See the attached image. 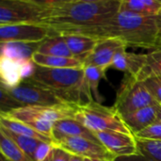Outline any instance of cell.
Returning a JSON list of instances; mask_svg holds the SVG:
<instances>
[{"instance_id":"obj_21","label":"cell","mask_w":161,"mask_h":161,"mask_svg":"<svg viewBox=\"0 0 161 161\" xmlns=\"http://www.w3.org/2000/svg\"><path fill=\"white\" fill-rule=\"evenodd\" d=\"M40 43L3 42L0 43L1 56L16 59H31L32 55L37 52Z\"/></svg>"},{"instance_id":"obj_10","label":"cell","mask_w":161,"mask_h":161,"mask_svg":"<svg viewBox=\"0 0 161 161\" xmlns=\"http://www.w3.org/2000/svg\"><path fill=\"white\" fill-rule=\"evenodd\" d=\"M99 142L115 158L138 154V141L133 134L116 131L93 132Z\"/></svg>"},{"instance_id":"obj_19","label":"cell","mask_w":161,"mask_h":161,"mask_svg":"<svg viewBox=\"0 0 161 161\" xmlns=\"http://www.w3.org/2000/svg\"><path fill=\"white\" fill-rule=\"evenodd\" d=\"M137 141L138 154L117 158L114 161H161V142L140 139Z\"/></svg>"},{"instance_id":"obj_31","label":"cell","mask_w":161,"mask_h":161,"mask_svg":"<svg viewBox=\"0 0 161 161\" xmlns=\"http://www.w3.org/2000/svg\"><path fill=\"white\" fill-rule=\"evenodd\" d=\"M70 154V153H69ZM70 158H71V161H86L87 159L84 158H81V157H78V156H75V155H73V154H70Z\"/></svg>"},{"instance_id":"obj_30","label":"cell","mask_w":161,"mask_h":161,"mask_svg":"<svg viewBox=\"0 0 161 161\" xmlns=\"http://www.w3.org/2000/svg\"><path fill=\"white\" fill-rule=\"evenodd\" d=\"M43 161H71V158L68 152L56 145H53L48 156Z\"/></svg>"},{"instance_id":"obj_32","label":"cell","mask_w":161,"mask_h":161,"mask_svg":"<svg viewBox=\"0 0 161 161\" xmlns=\"http://www.w3.org/2000/svg\"><path fill=\"white\" fill-rule=\"evenodd\" d=\"M156 22H157V25H158V28L161 30V9L160 11L158 13V15L156 16Z\"/></svg>"},{"instance_id":"obj_13","label":"cell","mask_w":161,"mask_h":161,"mask_svg":"<svg viewBox=\"0 0 161 161\" xmlns=\"http://www.w3.org/2000/svg\"><path fill=\"white\" fill-rule=\"evenodd\" d=\"M158 104L149 106L125 115L122 118L131 133L136 135L158 122Z\"/></svg>"},{"instance_id":"obj_23","label":"cell","mask_w":161,"mask_h":161,"mask_svg":"<svg viewBox=\"0 0 161 161\" xmlns=\"http://www.w3.org/2000/svg\"><path fill=\"white\" fill-rule=\"evenodd\" d=\"M0 125L2 127L6 128L15 134L41 140L44 142L54 145V141L52 139H50L46 136H43V135L40 134L39 132L35 131L34 129H32L31 127L27 126L26 125H25L17 120L11 119V118L6 116L4 114H1V113H0Z\"/></svg>"},{"instance_id":"obj_11","label":"cell","mask_w":161,"mask_h":161,"mask_svg":"<svg viewBox=\"0 0 161 161\" xmlns=\"http://www.w3.org/2000/svg\"><path fill=\"white\" fill-rule=\"evenodd\" d=\"M126 48L127 45L117 39L99 40L95 48L84 60V66L92 65L108 70L112 67L115 57Z\"/></svg>"},{"instance_id":"obj_22","label":"cell","mask_w":161,"mask_h":161,"mask_svg":"<svg viewBox=\"0 0 161 161\" xmlns=\"http://www.w3.org/2000/svg\"><path fill=\"white\" fill-rule=\"evenodd\" d=\"M37 53L48 55V56L74 58L72 52L70 51L64 40V37L61 35L50 37L46 39L45 41L42 42L38 47Z\"/></svg>"},{"instance_id":"obj_9","label":"cell","mask_w":161,"mask_h":161,"mask_svg":"<svg viewBox=\"0 0 161 161\" xmlns=\"http://www.w3.org/2000/svg\"><path fill=\"white\" fill-rule=\"evenodd\" d=\"M57 36L48 27L35 24L0 25V43L25 42L40 43L50 37Z\"/></svg>"},{"instance_id":"obj_36","label":"cell","mask_w":161,"mask_h":161,"mask_svg":"<svg viewBox=\"0 0 161 161\" xmlns=\"http://www.w3.org/2000/svg\"><path fill=\"white\" fill-rule=\"evenodd\" d=\"M86 161H94V160H90V159H87Z\"/></svg>"},{"instance_id":"obj_27","label":"cell","mask_w":161,"mask_h":161,"mask_svg":"<svg viewBox=\"0 0 161 161\" xmlns=\"http://www.w3.org/2000/svg\"><path fill=\"white\" fill-rule=\"evenodd\" d=\"M23 108V106L16 101L8 92V90L1 85L0 88V113H7L13 109Z\"/></svg>"},{"instance_id":"obj_12","label":"cell","mask_w":161,"mask_h":161,"mask_svg":"<svg viewBox=\"0 0 161 161\" xmlns=\"http://www.w3.org/2000/svg\"><path fill=\"white\" fill-rule=\"evenodd\" d=\"M30 59H16L1 56L0 77L1 85L8 90L18 87L24 80V66Z\"/></svg>"},{"instance_id":"obj_14","label":"cell","mask_w":161,"mask_h":161,"mask_svg":"<svg viewBox=\"0 0 161 161\" xmlns=\"http://www.w3.org/2000/svg\"><path fill=\"white\" fill-rule=\"evenodd\" d=\"M1 114H4L11 119L17 120V121L26 125L27 126L31 127L32 129L39 132L40 134L46 136L53 140V130H54L55 124L47 122L45 120H42L40 117L32 114L30 111L27 110V108L25 107H23V108H17V109H13L9 112L1 113Z\"/></svg>"},{"instance_id":"obj_5","label":"cell","mask_w":161,"mask_h":161,"mask_svg":"<svg viewBox=\"0 0 161 161\" xmlns=\"http://www.w3.org/2000/svg\"><path fill=\"white\" fill-rule=\"evenodd\" d=\"M154 105H158V103L144 83L125 74L118 89L113 105L121 117Z\"/></svg>"},{"instance_id":"obj_24","label":"cell","mask_w":161,"mask_h":161,"mask_svg":"<svg viewBox=\"0 0 161 161\" xmlns=\"http://www.w3.org/2000/svg\"><path fill=\"white\" fill-rule=\"evenodd\" d=\"M84 71H85V82L90 92L92 93L93 97V100L99 104H102V102L104 101V98L100 94L98 91V87H99L101 79L106 77L105 75H106L107 70L102 69L100 67L89 65V66L84 67Z\"/></svg>"},{"instance_id":"obj_35","label":"cell","mask_w":161,"mask_h":161,"mask_svg":"<svg viewBox=\"0 0 161 161\" xmlns=\"http://www.w3.org/2000/svg\"><path fill=\"white\" fill-rule=\"evenodd\" d=\"M0 161H9V160H8L5 157H3L2 155H1V158H0Z\"/></svg>"},{"instance_id":"obj_20","label":"cell","mask_w":161,"mask_h":161,"mask_svg":"<svg viewBox=\"0 0 161 161\" xmlns=\"http://www.w3.org/2000/svg\"><path fill=\"white\" fill-rule=\"evenodd\" d=\"M160 9L161 0H121V11L156 17Z\"/></svg>"},{"instance_id":"obj_33","label":"cell","mask_w":161,"mask_h":161,"mask_svg":"<svg viewBox=\"0 0 161 161\" xmlns=\"http://www.w3.org/2000/svg\"><path fill=\"white\" fill-rule=\"evenodd\" d=\"M158 122L161 123V106H158Z\"/></svg>"},{"instance_id":"obj_8","label":"cell","mask_w":161,"mask_h":161,"mask_svg":"<svg viewBox=\"0 0 161 161\" xmlns=\"http://www.w3.org/2000/svg\"><path fill=\"white\" fill-rule=\"evenodd\" d=\"M54 145L66 152L94 161H114L113 157L102 144L80 137H58Z\"/></svg>"},{"instance_id":"obj_4","label":"cell","mask_w":161,"mask_h":161,"mask_svg":"<svg viewBox=\"0 0 161 161\" xmlns=\"http://www.w3.org/2000/svg\"><path fill=\"white\" fill-rule=\"evenodd\" d=\"M75 119L92 132L116 131L132 134L114 107L108 108L95 101L77 106Z\"/></svg>"},{"instance_id":"obj_1","label":"cell","mask_w":161,"mask_h":161,"mask_svg":"<svg viewBox=\"0 0 161 161\" xmlns=\"http://www.w3.org/2000/svg\"><path fill=\"white\" fill-rule=\"evenodd\" d=\"M42 25L56 35L78 34L116 15L121 0H52L43 1Z\"/></svg>"},{"instance_id":"obj_18","label":"cell","mask_w":161,"mask_h":161,"mask_svg":"<svg viewBox=\"0 0 161 161\" xmlns=\"http://www.w3.org/2000/svg\"><path fill=\"white\" fill-rule=\"evenodd\" d=\"M36 66L49 69H83L84 63L75 58H63L34 53L31 58Z\"/></svg>"},{"instance_id":"obj_26","label":"cell","mask_w":161,"mask_h":161,"mask_svg":"<svg viewBox=\"0 0 161 161\" xmlns=\"http://www.w3.org/2000/svg\"><path fill=\"white\" fill-rule=\"evenodd\" d=\"M0 152L9 161H33L12 140L0 131Z\"/></svg>"},{"instance_id":"obj_25","label":"cell","mask_w":161,"mask_h":161,"mask_svg":"<svg viewBox=\"0 0 161 161\" xmlns=\"http://www.w3.org/2000/svg\"><path fill=\"white\" fill-rule=\"evenodd\" d=\"M157 76H161V47L147 54L145 64L136 79L143 82Z\"/></svg>"},{"instance_id":"obj_28","label":"cell","mask_w":161,"mask_h":161,"mask_svg":"<svg viewBox=\"0 0 161 161\" xmlns=\"http://www.w3.org/2000/svg\"><path fill=\"white\" fill-rule=\"evenodd\" d=\"M134 136L140 140L161 142V123L157 122L156 124L152 125L151 126L145 128L144 130L139 132Z\"/></svg>"},{"instance_id":"obj_16","label":"cell","mask_w":161,"mask_h":161,"mask_svg":"<svg viewBox=\"0 0 161 161\" xmlns=\"http://www.w3.org/2000/svg\"><path fill=\"white\" fill-rule=\"evenodd\" d=\"M146 56L147 54H136L125 50L115 57L112 67L136 78L145 64Z\"/></svg>"},{"instance_id":"obj_7","label":"cell","mask_w":161,"mask_h":161,"mask_svg":"<svg viewBox=\"0 0 161 161\" xmlns=\"http://www.w3.org/2000/svg\"><path fill=\"white\" fill-rule=\"evenodd\" d=\"M8 92L23 107L67 105L52 91L37 84L31 79L24 80L18 87L8 90Z\"/></svg>"},{"instance_id":"obj_15","label":"cell","mask_w":161,"mask_h":161,"mask_svg":"<svg viewBox=\"0 0 161 161\" xmlns=\"http://www.w3.org/2000/svg\"><path fill=\"white\" fill-rule=\"evenodd\" d=\"M58 137H80L100 143L94 133L75 118L64 119L55 123L53 130V140Z\"/></svg>"},{"instance_id":"obj_2","label":"cell","mask_w":161,"mask_h":161,"mask_svg":"<svg viewBox=\"0 0 161 161\" xmlns=\"http://www.w3.org/2000/svg\"><path fill=\"white\" fill-rule=\"evenodd\" d=\"M158 28L155 16H144L128 11H121L100 25L89 27L79 35L103 39H117L127 46L158 49Z\"/></svg>"},{"instance_id":"obj_17","label":"cell","mask_w":161,"mask_h":161,"mask_svg":"<svg viewBox=\"0 0 161 161\" xmlns=\"http://www.w3.org/2000/svg\"><path fill=\"white\" fill-rule=\"evenodd\" d=\"M63 37L74 58L80 59L83 63L99 42V40L95 38L79 34L63 35Z\"/></svg>"},{"instance_id":"obj_6","label":"cell","mask_w":161,"mask_h":161,"mask_svg":"<svg viewBox=\"0 0 161 161\" xmlns=\"http://www.w3.org/2000/svg\"><path fill=\"white\" fill-rule=\"evenodd\" d=\"M43 14V1L2 0L0 2V25L18 24L42 25Z\"/></svg>"},{"instance_id":"obj_34","label":"cell","mask_w":161,"mask_h":161,"mask_svg":"<svg viewBox=\"0 0 161 161\" xmlns=\"http://www.w3.org/2000/svg\"><path fill=\"white\" fill-rule=\"evenodd\" d=\"M161 47V30L159 31V35H158V48Z\"/></svg>"},{"instance_id":"obj_3","label":"cell","mask_w":161,"mask_h":161,"mask_svg":"<svg viewBox=\"0 0 161 161\" xmlns=\"http://www.w3.org/2000/svg\"><path fill=\"white\" fill-rule=\"evenodd\" d=\"M52 91L67 104L79 106L94 101L85 82L83 69H49L36 66L28 78Z\"/></svg>"},{"instance_id":"obj_29","label":"cell","mask_w":161,"mask_h":161,"mask_svg":"<svg viewBox=\"0 0 161 161\" xmlns=\"http://www.w3.org/2000/svg\"><path fill=\"white\" fill-rule=\"evenodd\" d=\"M144 85L153 95L157 103L161 106V76L152 77L143 81Z\"/></svg>"}]
</instances>
